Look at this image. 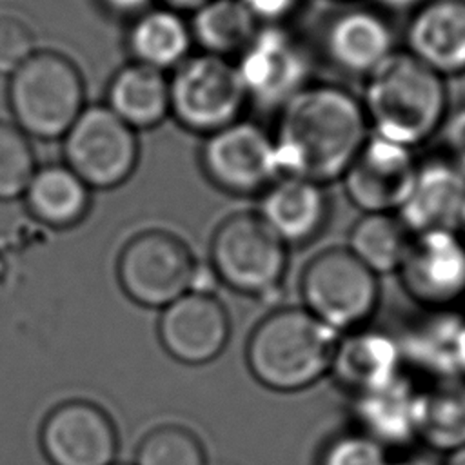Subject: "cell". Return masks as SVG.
I'll list each match as a JSON object with an SVG mask.
<instances>
[{"mask_svg":"<svg viewBox=\"0 0 465 465\" xmlns=\"http://www.w3.org/2000/svg\"><path fill=\"white\" fill-rule=\"evenodd\" d=\"M369 134L360 98L340 85L309 84L280 109L272 133L280 176L334 182Z\"/></svg>","mask_w":465,"mask_h":465,"instance_id":"1","label":"cell"},{"mask_svg":"<svg viewBox=\"0 0 465 465\" xmlns=\"http://www.w3.org/2000/svg\"><path fill=\"white\" fill-rule=\"evenodd\" d=\"M36 167L29 136L15 124L0 120V200L24 196Z\"/></svg>","mask_w":465,"mask_h":465,"instance_id":"30","label":"cell"},{"mask_svg":"<svg viewBox=\"0 0 465 465\" xmlns=\"http://www.w3.org/2000/svg\"><path fill=\"white\" fill-rule=\"evenodd\" d=\"M98 2L107 13L114 16L136 18L138 15H142L151 7L153 0H98Z\"/></svg>","mask_w":465,"mask_h":465,"instance_id":"36","label":"cell"},{"mask_svg":"<svg viewBox=\"0 0 465 465\" xmlns=\"http://www.w3.org/2000/svg\"><path fill=\"white\" fill-rule=\"evenodd\" d=\"M24 200L38 222L53 229H69L85 218L91 207V189L65 163H51L36 167Z\"/></svg>","mask_w":465,"mask_h":465,"instance_id":"24","label":"cell"},{"mask_svg":"<svg viewBox=\"0 0 465 465\" xmlns=\"http://www.w3.org/2000/svg\"><path fill=\"white\" fill-rule=\"evenodd\" d=\"M360 102L372 134L409 149L436 134L449 113L445 78L407 51H394L365 78Z\"/></svg>","mask_w":465,"mask_h":465,"instance_id":"2","label":"cell"},{"mask_svg":"<svg viewBox=\"0 0 465 465\" xmlns=\"http://www.w3.org/2000/svg\"><path fill=\"white\" fill-rule=\"evenodd\" d=\"M171 114L193 133L211 134L236 120L247 94L236 64L218 54L187 56L169 76Z\"/></svg>","mask_w":465,"mask_h":465,"instance_id":"7","label":"cell"},{"mask_svg":"<svg viewBox=\"0 0 465 465\" xmlns=\"http://www.w3.org/2000/svg\"><path fill=\"white\" fill-rule=\"evenodd\" d=\"M381 9L387 11H414L425 0H374Z\"/></svg>","mask_w":465,"mask_h":465,"instance_id":"37","label":"cell"},{"mask_svg":"<svg viewBox=\"0 0 465 465\" xmlns=\"http://www.w3.org/2000/svg\"><path fill=\"white\" fill-rule=\"evenodd\" d=\"M303 307L340 334L363 327L376 312L380 282L347 247L312 256L300 278Z\"/></svg>","mask_w":465,"mask_h":465,"instance_id":"6","label":"cell"},{"mask_svg":"<svg viewBox=\"0 0 465 465\" xmlns=\"http://www.w3.org/2000/svg\"><path fill=\"white\" fill-rule=\"evenodd\" d=\"M107 107L134 131L151 129L171 114L167 73L131 62L111 80Z\"/></svg>","mask_w":465,"mask_h":465,"instance_id":"23","label":"cell"},{"mask_svg":"<svg viewBox=\"0 0 465 465\" xmlns=\"http://www.w3.org/2000/svg\"><path fill=\"white\" fill-rule=\"evenodd\" d=\"M418 163L412 149L371 133L341 176L345 194L361 213H398Z\"/></svg>","mask_w":465,"mask_h":465,"instance_id":"13","label":"cell"},{"mask_svg":"<svg viewBox=\"0 0 465 465\" xmlns=\"http://www.w3.org/2000/svg\"><path fill=\"white\" fill-rule=\"evenodd\" d=\"M443 465H465V445L449 452Z\"/></svg>","mask_w":465,"mask_h":465,"instance_id":"41","label":"cell"},{"mask_svg":"<svg viewBox=\"0 0 465 465\" xmlns=\"http://www.w3.org/2000/svg\"><path fill=\"white\" fill-rule=\"evenodd\" d=\"M138 136L107 105H85L64 134L65 165L89 189L122 185L138 163Z\"/></svg>","mask_w":465,"mask_h":465,"instance_id":"8","label":"cell"},{"mask_svg":"<svg viewBox=\"0 0 465 465\" xmlns=\"http://www.w3.org/2000/svg\"><path fill=\"white\" fill-rule=\"evenodd\" d=\"M238 74L247 102L282 109L309 85L311 58L305 45L282 25H260L238 54Z\"/></svg>","mask_w":465,"mask_h":465,"instance_id":"10","label":"cell"},{"mask_svg":"<svg viewBox=\"0 0 465 465\" xmlns=\"http://www.w3.org/2000/svg\"><path fill=\"white\" fill-rule=\"evenodd\" d=\"M194 256L178 236L151 229L133 236L118 256V282L138 305L163 309L189 292Z\"/></svg>","mask_w":465,"mask_h":465,"instance_id":"9","label":"cell"},{"mask_svg":"<svg viewBox=\"0 0 465 465\" xmlns=\"http://www.w3.org/2000/svg\"><path fill=\"white\" fill-rule=\"evenodd\" d=\"M396 214L411 234L460 232L465 216V174L447 158L420 162L412 187Z\"/></svg>","mask_w":465,"mask_h":465,"instance_id":"17","label":"cell"},{"mask_svg":"<svg viewBox=\"0 0 465 465\" xmlns=\"http://www.w3.org/2000/svg\"><path fill=\"white\" fill-rule=\"evenodd\" d=\"M35 51L31 27L15 15H0V74L11 76Z\"/></svg>","mask_w":465,"mask_h":465,"instance_id":"32","label":"cell"},{"mask_svg":"<svg viewBox=\"0 0 465 465\" xmlns=\"http://www.w3.org/2000/svg\"><path fill=\"white\" fill-rule=\"evenodd\" d=\"M127 45L134 62L167 73L189 56L191 25L176 9L149 7L133 20Z\"/></svg>","mask_w":465,"mask_h":465,"instance_id":"26","label":"cell"},{"mask_svg":"<svg viewBox=\"0 0 465 465\" xmlns=\"http://www.w3.org/2000/svg\"><path fill=\"white\" fill-rule=\"evenodd\" d=\"M465 316L452 309H425V312L411 322L398 345L405 367H414L432 378L460 376L458 374V340Z\"/></svg>","mask_w":465,"mask_h":465,"instance_id":"22","label":"cell"},{"mask_svg":"<svg viewBox=\"0 0 465 465\" xmlns=\"http://www.w3.org/2000/svg\"><path fill=\"white\" fill-rule=\"evenodd\" d=\"M262 25H282L300 5V0H240Z\"/></svg>","mask_w":465,"mask_h":465,"instance_id":"34","label":"cell"},{"mask_svg":"<svg viewBox=\"0 0 465 465\" xmlns=\"http://www.w3.org/2000/svg\"><path fill=\"white\" fill-rule=\"evenodd\" d=\"M163 5L176 9V11H194L209 0H162Z\"/></svg>","mask_w":465,"mask_h":465,"instance_id":"38","label":"cell"},{"mask_svg":"<svg viewBox=\"0 0 465 465\" xmlns=\"http://www.w3.org/2000/svg\"><path fill=\"white\" fill-rule=\"evenodd\" d=\"M336 2H351V0H336Z\"/></svg>","mask_w":465,"mask_h":465,"instance_id":"44","label":"cell"},{"mask_svg":"<svg viewBox=\"0 0 465 465\" xmlns=\"http://www.w3.org/2000/svg\"><path fill=\"white\" fill-rule=\"evenodd\" d=\"M158 336L174 360L187 365L209 363L229 343V312L216 294L185 292L162 309Z\"/></svg>","mask_w":465,"mask_h":465,"instance_id":"15","label":"cell"},{"mask_svg":"<svg viewBox=\"0 0 465 465\" xmlns=\"http://www.w3.org/2000/svg\"><path fill=\"white\" fill-rule=\"evenodd\" d=\"M193 42L203 53L240 54L252 40L260 24L240 0H209L193 11L189 22Z\"/></svg>","mask_w":465,"mask_h":465,"instance_id":"27","label":"cell"},{"mask_svg":"<svg viewBox=\"0 0 465 465\" xmlns=\"http://www.w3.org/2000/svg\"><path fill=\"white\" fill-rule=\"evenodd\" d=\"M40 445L51 465H113L118 454V430L96 403L69 400L45 416Z\"/></svg>","mask_w":465,"mask_h":465,"instance_id":"14","label":"cell"},{"mask_svg":"<svg viewBox=\"0 0 465 465\" xmlns=\"http://www.w3.org/2000/svg\"><path fill=\"white\" fill-rule=\"evenodd\" d=\"M403 369L396 336L360 327L340 334L329 374L354 396L396 380Z\"/></svg>","mask_w":465,"mask_h":465,"instance_id":"19","label":"cell"},{"mask_svg":"<svg viewBox=\"0 0 465 465\" xmlns=\"http://www.w3.org/2000/svg\"><path fill=\"white\" fill-rule=\"evenodd\" d=\"M407 53L443 78L465 74V0H425L405 27Z\"/></svg>","mask_w":465,"mask_h":465,"instance_id":"18","label":"cell"},{"mask_svg":"<svg viewBox=\"0 0 465 465\" xmlns=\"http://www.w3.org/2000/svg\"><path fill=\"white\" fill-rule=\"evenodd\" d=\"M411 238L396 213H363L349 232L347 249L380 276L400 269Z\"/></svg>","mask_w":465,"mask_h":465,"instance_id":"28","label":"cell"},{"mask_svg":"<svg viewBox=\"0 0 465 465\" xmlns=\"http://www.w3.org/2000/svg\"><path fill=\"white\" fill-rule=\"evenodd\" d=\"M220 280L209 262H198L194 263L191 283H189V292H198V294H214Z\"/></svg>","mask_w":465,"mask_h":465,"instance_id":"35","label":"cell"},{"mask_svg":"<svg viewBox=\"0 0 465 465\" xmlns=\"http://www.w3.org/2000/svg\"><path fill=\"white\" fill-rule=\"evenodd\" d=\"M405 292L423 309H452L465 296V240L456 231L412 234L400 269Z\"/></svg>","mask_w":465,"mask_h":465,"instance_id":"12","label":"cell"},{"mask_svg":"<svg viewBox=\"0 0 465 465\" xmlns=\"http://www.w3.org/2000/svg\"><path fill=\"white\" fill-rule=\"evenodd\" d=\"M460 234H461L463 240H465V216H463V222H461V227H460Z\"/></svg>","mask_w":465,"mask_h":465,"instance_id":"42","label":"cell"},{"mask_svg":"<svg viewBox=\"0 0 465 465\" xmlns=\"http://www.w3.org/2000/svg\"><path fill=\"white\" fill-rule=\"evenodd\" d=\"M338 340L340 332L305 307H278L249 334L247 367L271 391H303L331 372Z\"/></svg>","mask_w":465,"mask_h":465,"instance_id":"3","label":"cell"},{"mask_svg":"<svg viewBox=\"0 0 465 465\" xmlns=\"http://www.w3.org/2000/svg\"><path fill=\"white\" fill-rule=\"evenodd\" d=\"M7 104L29 138H60L85 109L84 78L65 54L36 49L9 76Z\"/></svg>","mask_w":465,"mask_h":465,"instance_id":"4","label":"cell"},{"mask_svg":"<svg viewBox=\"0 0 465 465\" xmlns=\"http://www.w3.org/2000/svg\"><path fill=\"white\" fill-rule=\"evenodd\" d=\"M447 160L465 174V104L447 113L441 125Z\"/></svg>","mask_w":465,"mask_h":465,"instance_id":"33","label":"cell"},{"mask_svg":"<svg viewBox=\"0 0 465 465\" xmlns=\"http://www.w3.org/2000/svg\"><path fill=\"white\" fill-rule=\"evenodd\" d=\"M352 416L358 430L385 449L418 440V385L405 374L367 392L354 394Z\"/></svg>","mask_w":465,"mask_h":465,"instance_id":"21","label":"cell"},{"mask_svg":"<svg viewBox=\"0 0 465 465\" xmlns=\"http://www.w3.org/2000/svg\"><path fill=\"white\" fill-rule=\"evenodd\" d=\"M209 263L220 283L240 294L272 302L282 291L287 245L258 213H238L216 227Z\"/></svg>","mask_w":465,"mask_h":465,"instance_id":"5","label":"cell"},{"mask_svg":"<svg viewBox=\"0 0 465 465\" xmlns=\"http://www.w3.org/2000/svg\"><path fill=\"white\" fill-rule=\"evenodd\" d=\"M260 218L289 247L316 238L329 218V198L323 185L280 176L263 193L258 209Z\"/></svg>","mask_w":465,"mask_h":465,"instance_id":"20","label":"cell"},{"mask_svg":"<svg viewBox=\"0 0 465 465\" xmlns=\"http://www.w3.org/2000/svg\"><path fill=\"white\" fill-rule=\"evenodd\" d=\"M202 167L218 189L231 194L263 193L280 178L272 134L247 120L207 134Z\"/></svg>","mask_w":465,"mask_h":465,"instance_id":"11","label":"cell"},{"mask_svg":"<svg viewBox=\"0 0 465 465\" xmlns=\"http://www.w3.org/2000/svg\"><path fill=\"white\" fill-rule=\"evenodd\" d=\"M318 465H391V458L381 443L354 430L327 441L320 452Z\"/></svg>","mask_w":465,"mask_h":465,"instance_id":"31","label":"cell"},{"mask_svg":"<svg viewBox=\"0 0 465 465\" xmlns=\"http://www.w3.org/2000/svg\"><path fill=\"white\" fill-rule=\"evenodd\" d=\"M136 465H207L200 438L182 425H160L143 436Z\"/></svg>","mask_w":465,"mask_h":465,"instance_id":"29","label":"cell"},{"mask_svg":"<svg viewBox=\"0 0 465 465\" xmlns=\"http://www.w3.org/2000/svg\"><path fill=\"white\" fill-rule=\"evenodd\" d=\"M113 465H125V463H116V461H114V463H113Z\"/></svg>","mask_w":465,"mask_h":465,"instance_id":"43","label":"cell"},{"mask_svg":"<svg viewBox=\"0 0 465 465\" xmlns=\"http://www.w3.org/2000/svg\"><path fill=\"white\" fill-rule=\"evenodd\" d=\"M322 51L341 73L367 78L394 53V35L380 11L347 7L325 24Z\"/></svg>","mask_w":465,"mask_h":465,"instance_id":"16","label":"cell"},{"mask_svg":"<svg viewBox=\"0 0 465 465\" xmlns=\"http://www.w3.org/2000/svg\"><path fill=\"white\" fill-rule=\"evenodd\" d=\"M391 465H443V463H438L436 460L427 456H407V458L391 461Z\"/></svg>","mask_w":465,"mask_h":465,"instance_id":"39","label":"cell"},{"mask_svg":"<svg viewBox=\"0 0 465 465\" xmlns=\"http://www.w3.org/2000/svg\"><path fill=\"white\" fill-rule=\"evenodd\" d=\"M418 440L438 452L465 445V378H432L418 387Z\"/></svg>","mask_w":465,"mask_h":465,"instance_id":"25","label":"cell"},{"mask_svg":"<svg viewBox=\"0 0 465 465\" xmlns=\"http://www.w3.org/2000/svg\"><path fill=\"white\" fill-rule=\"evenodd\" d=\"M458 374L465 378V323L458 340Z\"/></svg>","mask_w":465,"mask_h":465,"instance_id":"40","label":"cell"}]
</instances>
